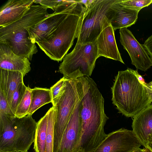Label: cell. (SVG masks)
<instances>
[{
	"instance_id": "obj_1",
	"label": "cell",
	"mask_w": 152,
	"mask_h": 152,
	"mask_svg": "<svg viewBox=\"0 0 152 152\" xmlns=\"http://www.w3.org/2000/svg\"><path fill=\"white\" fill-rule=\"evenodd\" d=\"M87 84L81 101L82 129L80 149L92 152L107 137L104 127L108 119L104 111V99L93 80L86 76Z\"/></svg>"
},
{
	"instance_id": "obj_2",
	"label": "cell",
	"mask_w": 152,
	"mask_h": 152,
	"mask_svg": "<svg viewBox=\"0 0 152 152\" xmlns=\"http://www.w3.org/2000/svg\"><path fill=\"white\" fill-rule=\"evenodd\" d=\"M137 70L119 71L111 88L112 100L119 112L133 118L152 103V89L139 80Z\"/></svg>"
},
{
	"instance_id": "obj_3",
	"label": "cell",
	"mask_w": 152,
	"mask_h": 152,
	"mask_svg": "<svg viewBox=\"0 0 152 152\" xmlns=\"http://www.w3.org/2000/svg\"><path fill=\"white\" fill-rule=\"evenodd\" d=\"M37 122L32 115L21 118L0 113V152H25L34 142Z\"/></svg>"
},
{
	"instance_id": "obj_4",
	"label": "cell",
	"mask_w": 152,
	"mask_h": 152,
	"mask_svg": "<svg viewBox=\"0 0 152 152\" xmlns=\"http://www.w3.org/2000/svg\"><path fill=\"white\" fill-rule=\"evenodd\" d=\"M78 1L77 7L59 26L53 35L47 40L36 43L51 60L61 61L77 37L81 18L86 9Z\"/></svg>"
},
{
	"instance_id": "obj_5",
	"label": "cell",
	"mask_w": 152,
	"mask_h": 152,
	"mask_svg": "<svg viewBox=\"0 0 152 152\" xmlns=\"http://www.w3.org/2000/svg\"><path fill=\"white\" fill-rule=\"evenodd\" d=\"M86 76L66 79L65 91L53 107L56 111L53 152H57L67 123L85 94Z\"/></svg>"
},
{
	"instance_id": "obj_6",
	"label": "cell",
	"mask_w": 152,
	"mask_h": 152,
	"mask_svg": "<svg viewBox=\"0 0 152 152\" xmlns=\"http://www.w3.org/2000/svg\"><path fill=\"white\" fill-rule=\"evenodd\" d=\"M96 41L76 43L72 50L66 54L59 67V72L67 79L91 76L98 58Z\"/></svg>"
},
{
	"instance_id": "obj_7",
	"label": "cell",
	"mask_w": 152,
	"mask_h": 152,
	"mask_svg": "<svg viewBox=\"0 0 152 152\" xmlns=\"http://www.w3.org/2000/svg\"><path fill=\"white\" fill-rule=\"evenodd\" d=\"M121 0H91L83 14L79 27L76 43L96 41L101 31V22L108 17L111 7Z\"/></svg>"
},
{
	"instance_id": "obj_8",
	"label": "cell",
	"mask_w": 152,
	"mask_h": 152,
	"mask_svg": "<svg viewBox=\"0 0 152 152\" xmlns=\"http://www.w3.org/2000/svg\"><path fill=\"white\" fill-rule=\"evenodd\" d=\"M79 3L78 1L64 0L53 13L49 14L40 23L34 26L26 28L29 39L34 43L48 39Z\"/></svg>"
},
{
	"instance_id": "obj_9",
	"label": "cell",
	"mask_w": 152,
	"mask_h": 152,
	"mask_svg": "<svg viewBox=\"0 0 152 152\" xmlns=\"http://www.w3.org/2000/svg\"><path fill=\"white\" fill-rule=\"evenodd\" d=\"M141 145L133 130L121 128L108 134L92 152H132Z\"/></svg>"
},
{
	"instance_id": "obj_10",
	"label": "cell",
	"mask_w": 152,
	"mask_h": 152,
	"mask_svg": "<svg viewBox=\"0 0 152 152\" xmlns=\"http://www.w3.org/2000/svg\"><path fill=\"white\" fill-rule=\"evenodd\" d=\"M120 42L131 58L137 70L145 71L152 66V60L143 45L127 28L119 29Z\"/></svg>"
},
{
	"instance_id": "obj_11",
	"label": "cell",
	"mask_w": 152,
	"mask_h": 152,
	"mask_svg": "<svg viewBox=\"0 0 152 152\" xmlns=\"http://www.w3.org/2000/svg\"><path fill=\"white\" fill-rule=\"evenodd\" d=\"M82 106L81 101L67 123L57 152H76L80 150L82 129L81 115Z\"/></svg>"
},
{
	"instance_id": "obj_12",
	"label": "cell",
	"mask_w": 152,
	"mask_h": 152,
	"mask_svg": "<svg viewBox=\"0 0 152 152\" xmlns=\"http://www.w3.org/2000/svg\"><path fill=\"white\" fill-rule=\"evenodd\" d=\"M114 30L107 17L101 22V31L96 40L98 57L103 56L124 64L116 43Z\"/></svg>"
},
{
	"instance_id": "obj_13",
	"label": "cell",
	"mask_w": 152,
	"mask_h": 152,
	"mask_svg": "<svg viewBox=\"0 0 152 152\" xmlns=\"http://www.w3.org/2000/svg\"><path fill=\"white\" fill-rule=\"evenodd\" d=\"M47 9L41 5H32L20 19L0 28V40L24 28L34 26L40 23L49 15Z\"/></svg>"
},
{
	"instance_id": "obj_14",
	"label": "cell",
	"mask_w": 152,
	"mask_h": 152,
	"mask_svg": "<svg viewBox=\"0 0 152 152\" xmlns=\"http://www.w3.org/2000/svg\"><path fill=\"white\" fill-rule=\"evenodd\" d=\"M17 55L25 57L31 61L33 55L38 52L37 46L29 38L26 28L14 33L7 38L0 40Z\"/></svg>"
},
{
	"instance_id": "obj_15",
	"label": "cell",
	"mask_w": 152,
	"mask_h": 152,
	"mask_svg": "<svg viewBox=\"0 0 152 152\" xmlns=\"http://www.w3.org/2000/svg\"><path fill=\"white\" fill-rule=\"evenodd\" d=\"M132 127L141 145L148 146L152 140V103L133 117Z\"/></svg>"
},
{
	"instance_id": "obj_16",
	"label": "cell",
	"mask_w": 152,
	"mask_h": 152,
	"mask_svg": "<svg viewBox=\"0 0 152 152\" xmlns=\"http://www.w3.org/2000/svg\"><path fill=\"white\" fill-rule=\"evenodd\" d=\"M34 1V0H8L0 9V27L7 26L20 19Z\"/></svg>"
},
{
	"instance_id": "obj_17",
	"label": "cell",
	"mask_w": 152,
	"mask_h": 152,
	"mask_svg": "<svg viewBox=\"0 0 152 152\" xmlns=\"http://www.w3.org/2000/svg\"><path fill=\"white\" fill-rule=\"evenodd\" d=\"M27 58L16 55L5 44L0 43V68L19 72L24 77L31 70Z\"/></svg>"
},
{
	"instance_id": "obj_18",
	"label": "cell",
	"mask_w": 152,
	"mask_h": 152,
	"mask_svg": "<svg viewBox=\"0 0 152 152\" xmlns=\"http://www.w3.org/2000/svg\"><path fill=\"white\" fill-rule=\"evenodd\" d=\"M121 1L111 7L107 18L114 31L131 26L138 18L139 11L124 7L119 3Z\"/></svg>"
},
{
	"instance_id": "obj_19",
	"label": "cell",
	"mask_w": 152,
	"mask_h": 152,
	"mask_svg": "<svg viewBox=\"0 0 152 152\" xmlns=\"http://www.w3.org/2000/svg\"><path fill=\"white\" fill-rule=\"evenodd\" d=\"M24 77L20 72L0 68V89L2 90L9 104L13 94L21 83Z\"/></svg>"
},
{
	"instance_id": "obj_20",
	"label": "cell",
	"mask_w": 152,
	"mask_h": 152,
	"mask_svg": "<svg viewBox=\"0 0 152 152\" xmlns=\"http://www.w3.org/2000/svg\"><path fill=\"white\" fill-rule=\"evenodd\" d=\"M31 103L28 115H32L42 106L52 102L50 89L37 87L31 89Z\"/></svg>"
},
{
	"instance_id": "obj_21",
	"label": "cell",
	"mask_w": 152,
	"mask_h": 152,
	"mask_svg": "<svg viewBox=\"0 0 152 152\" xmlns=\"http://www.w3.org/2000/svg\"><path fill=\"white\" fill-rule=\"evenodd\" d=\"M48 117L46 113L37 122L34 142L35 152H46Z\"/></svg>"
},
{
	"instance_id": "obj_22",
	"label": "cell",
	"mask_w": 152,
	"mask_h": 152,
	"mask_svg": "<svg viewBox=\"0 0 152 152\" xmlns=\"http://www.w3.org/2000/svg\"><path fill=\"white\" fill-rule=\"evenodd\" d=\"M48 113V125L46 142V152H53L54 137V128L56 111L53 106L47 112Z\"/></svg>"
},
{
	"instance_id": "obj_23",
	"label": "cell",
	"mask_w": 152,
	"mask_h": 152,
	"mask_svg": "<svg viewBox=\"0 0 152 152\" xmlns=\"http://www.w3.org/2000/svg\"><path fill=\"white\" fill-rule=\"evenodd\" d=\"M31 89L28 86L27 87L23 98L17 107L15 117L20 118L28 115L31 102Z\"/></svg>"
},
{
	"instance_id": "obj_24",
	"label": "cell",
	"mask_w": 152,
	"mask_h": 152,
	"mask_svg": "<svg viewBox=\"0 0 152 152\" xmlns=\"http://www.w3.org/2000/svg\"><path fill=\"white\" fill-rule=\"evenodd\" d=\"M66 79L64 77L50 88L52 96V103L54 106L65 91Z\"/></svg>"
},
{
	"instance_id": "obj_25",
	"label": "cell",
	"mask_w": 152,
	"mask_h": 152,
	"mask_svg": "<svg viewBox=\"0 0 152 152\" xmlns=\"http://www.w3.org/2000/svg\"><path fill=\"white\" fill-rule=\"evenodd\" d=\"M27 87L24 85L23 82L21 83L19 85L13 94L10 105L11 110L15 114L17 107L23 98Z\"/></svg>"
},
{
	"instance_id": "obj_26",
	"label": "cell",
	"mask_w": 152,
	"mask_h": 152,
	"mask_svg": "<svg viewBox=\"0 0 152 152\" xmlns=\"http://www.w3.org/2000/svg\"><path fill=\"white\" fill-rule=\"evenodd\" d=\"M119 3L126 8L140 11L152 3V0H121Z\"/></svg>"
},
{
	"instance_id": "obj_27",
	"label": "cell",
	"mask_w": 152,
	"mask_h": 152,
	"mask_svg": "<svg viewBox=\"0 0 152 152\" xmlns=\"http://www.w3.org/2000/svg\"><path fill=\"white\" fill-rule=\"evenodd\" d=\"M0 113L10 117H15L11 110L10 104L5 96L3 92L0 89Z\"/></svg>"
},
{
	"instance_id": "obj_28",
	"label": "cell",
	"mask_w": 152,
	"mask_h": 152,
	"mask_svg": "<svg viewBox=\"0 0 152 152\" xmlns=\"http://www.w3.org/2000/svg\"><path fill=\"white\" fill-rule=\"evenodd\" d=\"M64 1V0H35L34 3L39 4L47 9L50 8L55 11Z\"/></svg>"
},
{
	"instance_id": "obj_29",
	"label": "cell",
	"mask_w": 152,
	"mask_h": 152,
	"mask_svg": "<svg viewBox=\"0 0 152 152\" xmlns=\"http://www.w3.org/2000/svg\"><path fill=\"white\" fill-rule=\"evenodd\" d=\"M142 45L152 60V35L146 40Z\"/></svg>"
},
{
	"instance_id": "obj_30",
	"label": "cell",
	"mask_w": 152,
	"mask_h": 152,
	"mask_svg": "<svg viewBox=\"0 0 152 152\" xmlns=\"http://www.w3.org/2000/svg\"><path fill=\"white\" fill-rule=\"evenodd\" d=\"M145 150V148L142 149L139 148L135 150H134L132 152H143Z\"/></svg>"
},
{
	"instance_id": "obj_31",
	"label": "cell",
	"mask_w": 152,
	"mask_h": 152,
	"mask_svg": "<svg viewBox=\"0 0 152 152\" xmlns=\"http://www.w3.org/2000/svg\"><path fill=\"white\" fill-rule=\"evenodd\" d=\"M146 152H152V150L148 147L145 148Z\"/></svg>"
},
{
	"instance_id": "obj_32",
	"label": "cell",
	"mask_w": 152,
	"mask_h": 152,
	"mask_svg": "<svg viewBox=\"0 0 152 152\" xmlns=\"http://www.w3.org/2000/svg\"><path fill=\"white\" fill-rule=\"evenodd\" d=\"M147 85L152 89V81H151L148 83H147Z\"/></svg>"
},
{
	"instance_id": "obj_33",
	"label": "cell",
	"mask_w": 152,
	"mask_h": 152,
	"mask_svg": "<svg viewBox=\"0 0 152 152\" xmlns=\"http://www.w3.org/2000/svg\"><path fill=\"white\" fill-rule=\"evenodd\" d=\"M148 147L152 150V140L151 143L149 144Z\"/></svg>"
},
{
	"instance_id": "obj_34",
	"label": "cell",
	"mask_w": 152,
	"mask_h": 152,
	"mask_svg": "<svg viewBox=\"0 0 152 152\" xmlns=\"http://www.w3.org/2000/svg\"><path fill=\"white\" fill-rule=\"evenodd\" d=\"M76 152H85V151L82 149H80Z\"/></svg>"
},
{
	"instance_id": "obj_35",
	"label": "cell",
	"mask_w": 152,
	"mask_h": 152,
	"mask_svg": "<svg viewBox=\"0 0 152 152\" xmlns=\"http://www.w3.org/2000/svg\"><path fill=\"white\" fill-rule=\"evenodd\" d=\"M28 152V151H26V152Z\"/></svg>"
}]
</instances>
